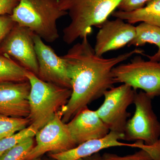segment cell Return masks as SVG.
I'll list each match as a JSON object with an SVG mask.
<instances>
[{"label": "cell", "instance_id": "27", "mask_svg": "<svg viewBox=\"0 0 160 160\" xmlns=\"http://www.w3.org/2000/svg\"><path fill=\"white\" fill-rule=\"evenodd\" d=\"M41 158H38L34 159L32 160H40L41 159Z\"/></svg>", "mask_w": 160, "mask_h": 160}, {"label": "cell", "instance_id": "29", "mask_svg": "<svg viewBox=\"0 0 160 160\" xmlns=\"http://www.w3.org/2000/svg\"></svg>", "mask_w": 160, "mask_h": 160}, {"label": "cell", "instance_id": "28", "mask_svg": "<svg viewBox=\"0 0 160 160\" xmlns=\"http://www.w3.org/2000/svg\"><path fill=\"white\" fill-rule=\"evenodd\" d=\"M52 160H54L52 159ZM40 160H50L47 159H42V158H41V159H40Z\"/></svg>", "mask_w": 160, "mask_h": 160}, {"label": "cell", "instance_id": "26", "mask_svg": "<svg viewBox=\"0 0 160 160\" xmlns=\"http://www.w3.org/2000/svg\"><path fill=\"white\" fill-rule=\"evenodd\" d=\"M83 159L84 160H102V156L101 155L99 152L95 153V154L92 155Z\"/></svg>", "mask_w": 160, "mask_h": 160}, {"label": "cell", "instance_id": "19", "mask_svg": "<svg viewBox=\"0 0 160 160\" xmlns=\"http://www.w3.org/2000/svg\"><path fill=\"white\" fill-rule=\"evenodd\" d=\"M32 124L15 134L0 139V156L27 138L34 137L38 131Z\"/></svg>", "mask_w": 160, "mask_h": 160}, {"label": "cell", "instance_id": "17", "mask_svg": "<svg viewBox=\"0 0 160 160\" xmlns=\"http://www.w3.org/2000/svg\"><path fill=\"white\" fill-rule=\"evenodd\" d=\"M26 70L8 56L0 55V84L28 81Z\"/></svg>", "mask_w": 160, "mask_h": 160}, {"label": "cell", "instance_id": "10", "mask_svg": "<svg viewBox=\"0 0 160 160\" xmlns=\"http://www.w3.org/2000/svg\"><path fill=\"white\" fill-rule=\"evenodd\" d=\"M35 49L38 64V77L44 82L71 89L65 61L36 34L33 36Z\"/></svg>", "mask_w": 160, "mask_h": 160}, {"label": "cell", "instance_id": "2", "mask_svg": "<svg viewBox=\"0 0 160 160\" xmlns=\"http://www.w3.org/2000/svg\"><path fill=\"white\" fill-rule=\"evenodd\" d=\"M122 0H58L61 9L69 15L70 22L63 30V40L72 44L88 36L92 27L100 26L118 9Z\"/></svg>", "mask_w": 160, "mask_h": 160}, {"label": "cell", "instance_id": "14", "mask_svg": "<svg viewBox=\"0 0 160 160\" xmlns=\"http://www.w3.org/2000/svg\"><path fill=\"white\" fill-rule=\"evenodd\" d=\"M124 134L110 131L102 138L89 140L67 151L58 153L49 152V158L54 160H77L90 156L103 149L117 146H128L135 148L134 143L121 142Z\"/></svg>", "mask_w": 160, "mask_h": 160}, {"label": "cell", "instance_id": "20", "mask_svg": "<svg viewBox=\"0 0 160 160\" xmlns=\"http://www.w3.org/2000/svg\"><path fill=\"white\" fill-rule=\"evenodd\" d=\"M34 137L27 138L0 156V160H25L34 147Z\"/></svg>", "mask_w": 160, "mask_h": 160}, {"label": "cell", "instance_id": "11", "mask_svg": "<svg viewBox=\"0 0 160 160\" xmlns=\"http://www.w3.org/2000/svg\"><path fill=\"white\" fill-rule=\"evenodd\" d=\"M100 28L94 48L95 54L98 56L123 48L135 37L136 27L118 18L106 20Z\"/></svg>", "mask_w": 160, "mask_h": 160}, {"label": "cell", "instance_id": "21", "mask_svg": "<svg viewBox=\"0 0 160 160\" xmlns=\"http://www.w3.org/2000/svg\"><path fill=\"white\" fill-rule=\"evenodd\" d=\"M102 160H152L148 152L140 149L133 154L120 156L114 153L106 152L102 156Z\"/></svg>", "mask_w": 160, "mask_h": 160}, {"label": "cell", "instance_id": "5", "mask_svg": "<svg viewBox=\"0 0 160 160\" xmlns=\"http://www.w3.org/2000/svg\"><path fill=\"white\" fill-rule=\"evenodd\" d=\"M115 83H122L133 90H143L152 98L160 96V62L136 56L129 63L116 66L112 71Z\"/></svg>", "mask_w": 160, "mask_h": 160}, {"label": "cell", "instance_id": "8", "mask_svg": "<svg viewBox=\"0 0 160 160\" xmlns=\"http://www.w3.org/2000/svg\"><path fill=\"white\" fill-rule=\"evenodd\" d=\"M35 136L36 144L25 160L41 158L46 152L58 153L67 151L77 146L72 137L67 124L63 122L58 113L39 129Z\"/></svg>", "mask_w": 160, "mask_h": 160}, {"label": "cell", "instance_id": "7", "mask_svg": "<svg viewBox=\"0 0 160 160\" xmlns=\"http://www.w3.org/2000/svg\"><path fill=\"white\" fill-rule=\"evenodd\" d=\"M136 91L130 86L123 84L112 87L104 93V102L95 111L110 131L124 134L130 115L127 109L133 103Z\"/></svg>", "mask_w": 160, "mask_h": 160}, {"label": "cell", "instance_id": "9", "mask_svg": "<svg viewBox=\"0 0 160 160\" xmlns=\"http://www.w3.org/2000/svg\"><path fill=\"white\" fill-rule=\"evenodd\" d=\"M34 34L29 28L16 24L0 44V52L13 58L26 70L38 76V64L35 49Z\"/></svg>", "mask_w": 160, "mask_h": 160}, {"label": "cell", "instance_id": "15", "mask_svg": "<svg viewBox=\"0 0 160 160\" xmlns=\"http://www.w3.org/2000/svg\"><path fill=\"white\" fill-rule=\"evenodd\" d=\"M112 15L132 25L142 22L160 27V0H151L142 8L133 11H115Z\"/></svg>", "mask_w": 160, "mask_h": 160}, {"label": "cell", "instance_id": "24", "mask_svg": "<svg viewBox=\"0 0 160 160\" xmlns=\"http://www.w3.org/2000/svg\"><path fill=\"white\" fill-rule=\"evenodd\" d=\"M10 15H4L0 16V44L9 34L15 24Z\"/></svg>", "mask_w": 160, "mask_h": 160}, {"label": "cell", "instance_id": "13", "mask_svg": "<svg viewBox=\"0 0 160 160\" xmlns=\"http://www.w3.org/2000/svg\"><path fill=\"white\" fill-rule=\"evenodd\" d=\"M66 124L77 146L89 140L102 138L110 132L95 110H90L87 107Z\"/></svg>", "mask_w": 160, "mask_h": 160}, {"label": "cell", "instance_id": "18", "mask_svg": "<svg viewBox=\"0 0 160 160\" xmlns=\"http://www.w3.org/2000/svg\"><path fill=\"white\" fill-rule=\"evenodd\" d=\"M31 124L28 118H14L0 114V139L10 136Z\"/></svg>", "mask_w": 160, "mask_h": 160}, {"label": "cell", "instance_id": "16", "mask_svg": "<svg viewBox=\"0 0 160 160\" xmlns=\"http://www.w3.org/2000/svg\"><path fill=\"white\" fill-rule=\"evenodd\" d=\"M154 44L158 47V51L153 55H146L150 61H160V27L148 23L142 22L136 27V35L128 46L139 47L146 44Z\"/></svg>", "mask_w": 160, "mask_h": 160}, {"label": "cell", "instance_id": "23", "mask_svg": "<svg viewBox=\"0 0 160 160\" xmlns=\"http://www.w3.org/2000/svg\"><path fill=\"white\" fill-rule=\"evenodd\" d=\"M151 0H122L118 7V10L129 12L141 9Z\"/></svg>", "mask_w": 160, "mask_h": 160}, {"label": "cell", "instance_id": "22", "mask_svg": "<svg viewBox=\"0 0 160 160\" xmlns=\"http://www.w3.org/2000/svg\"><path fill=\"white\" fill-rule=\"evenodd\" d=\"M134 144L135 148L142 149L148 152L152 160H160V138L151 145H146L141 141H137Z\"/></svg>", "mask_w": 160, "mask_h": 160}, {"label": "cell", "instance_id": "6", "mask_svg": "<svg viewBox=\"0 0 160 160\" xmlns=\"http://www.w3.org/2000/svg\"><path fill=\"white\" fill-rule=\"evenodd\" d=\"M152 99L144 91H136L133 101L135 111L126 123L123 140L141 141L151 145L160 138V122L152 109Z\"/></svg>", "mask_w": 160, "mask_h": 160}, {"label": "cell", "instance_id": "1", "mask_svg": "<svg viewBox=\"0 0 160 160\" xmlns=\"http://www.w3.org/2000/svg\"><path fill=\"white\" fill-rule=\"evenodd\" d=\"M144 51L136 49L117 56L106 58L95 54L88 36L82 38L62 57L65 61L71 84L72 93L68 102L58 112L67 123L93 101L103 96L114 87L112 75L118 64Z\"/></svg>", "mask_w": 160, "mask_h": 160}, {"label": "cell", "instance_id": "12", "mask_svg": "<svg viewBox=\"0 0 160 160\" xmlns=\"http://www.w3.org/2000/svg\"><path fill=\"white\" fill-rule=\"evenodd\" d=\"M29 81L0 84V114L14 118H28L30 113Z\"/></svg>", "mask_w": 160, "mask_h": 160}, {"label": "cell", "instance_id": "25", "mask_svg": "<svg viewBox=\"0 0 160 160\" xmlns=\"http://www.w3.org/2000/svg\"><path fill=\"white\" fill-rule=\"evenodd\" d=\"M19 0H0V16L11 15Z\"/></svg>", "mask_w": 160, "mask_h": 160}, {"label": "cell", "instance_id": "3", "mask_svg": "<svg viewBox=\"0 0 160 160\" xmlns=\"http://www.w3.org/2000/svg\"><path fill=\"white\" fill-rule=\"evenodd\" d=\"M67 14L58 0H19L10 16L18 25L29 28L43 41L52 43L59 37L58 20Z\"/></svg>", "mask_w": 160, "mask_h": 160}, {"label": "cell", "instance_id": "4", "mask_svg": "<svg viewBox=\"0 0 160 160\" xmlns=\"http://www.w3.org/2000/svg\"><path fill=\"white\" fill-rule=\"evenodd\" d=\"M30 83L29 96L31 124L39 130L54 118L67 104L72 89L44 82L31 72L26 71Z\"/></svg>", "mask_w": 160, "mask_h": 160}]
</instances>
